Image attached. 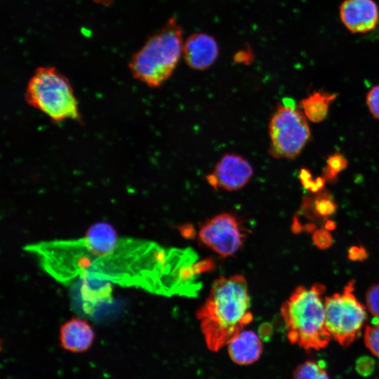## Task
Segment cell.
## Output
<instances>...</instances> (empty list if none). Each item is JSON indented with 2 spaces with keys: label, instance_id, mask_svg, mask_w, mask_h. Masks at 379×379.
<instances>
[{
  "label": "cell",
  "instance_id": "6da1fadb",
  "mask_svg": "<svg viewBox=\"0 0 379 379\" xmlns=\"http://www.w3.org/2000/svg\"><path fill=\"white\" fill-rule=\"evenodd\" d=\"M24 250L65 286L94 279L167 296H190L196 286L199 259L192 249L120 236L107 222L91 225L79 238L39 241Z\"/></svg>",
  "mask_w": 379,
  "mask_h": 379
},
{
  "label": "cell",
  "instance_id": "7a4b0ae2",
  "mask_svg": "<svg viewBox=\"0 0 379 379\" xmlns=\"http://www.w3.org/2000/svg\"><path fill=\"white\" fill-rule=\"evenodd\" d=\"M197 317L210 350L227 345L253 320L246 279L235 274L215 279Z\"/></svg>",
  "mask_w": 379,
  "mask_h": 379
},
{
  "label": "cell",
  "instance_id": "3957f363",
  "mask_svg": "<svg viewBox=\"0 0 379 379\" xmlns=\"http://www.w3.org/2000/svg\"><path fill=\"white\" fill-rule=\"evenodd\" d=\"M325 286L315 284L298 286L281 307V316L291 343L307 350L324 348L331 340L326 326L322 295Z\"/></svg>",
  "mask_w": 379,
  "mask_h": 379
},
{
  "label": "cell",
  "instance_id": "277c9868",
  "mask_svg": "<svg viewBox=\"0 0 379 379\" xmlns=\"http://www.w3.org/2000/svg\"><path fill=\"white\" fill-rule=\"evenodd\" d=\"M182 34L175 19H169L132 57L129 67L134 78L152 88L163 84L182 55Z\"/></svg>",
  "mask_w": 379,
  "mask_h": 379
},
{
  "label": "cell",
  "instance_id": "5b68a950",
  "mask_svg": "<svg viewBox=\"0 0 379 379\" xmlns=\"http://www.w3.org/2000/svg\"><path fill=\"white\" fill-rule=\"evenodd\" d=\"M25 99L53 121L81 119L70 83L53 67H39L35 71L28 81Z\"/></svg>",
  "mask_w": 379,
  "mask_h": 379
},
{
  "label": "cell",
  "instance_id": "8992f818",
  "mask_svg": "<svg viewBox=\"0 0 379 379\" xmlns=\"http://www.w3.org/2000/svg\"><path fill=\"white\" fill-rule=\"evenodd\" d=\"M353 291L354 281H350L342 293H334L324 300L326 328L344 347L358 338L367 317L365 307L357 300Z\"/></svg>",
  "mask_w": 379,
  "mask_h": 379
},
{
  "label": "cell",
  "instance_id": "52a82bcc",
  "mask_svg": "<svg viewBox=\"0 0 379 379\" xmlns=\"http://www.w3.org/2000/svg\"><path fill=\"white\" fill-rule=\"evenodd\" d=\"M270 152L275 158L293 159L310 137L306 117L300 110L279 105L269 125Z\"/></svg>",
  "mask_w": 379,
  "mask_h": 379
},
{
  "label": "cell",
  "instance_id": "ba28073f",
  "mask_svg": "<svg viewBox=\"0 0 379 379\" xmlns=\"http://www.w3.org/2000/svg\"><path fill=\"white\" fill-rule=\"evenodd\" d=\"M201 243L222 257L233 255L242 246L245 234L237 218L222 213L205 222L199 232Z\"/></svg>",
  "mask_w": 379,
  "mask_h": 379
},
{
  "label": "cell",
  "instance_id": "9c48e42d",
  "mask_svg": "<svg viewBox=\"0 0 379 379\" xmlns=\"http://www.w3.org/2000/svg\"><path fill=\"white\" fill-rule=\"evenodd\" d=\"M253 175V167L246 159L236 154H225L207 180L215 189L236 191L246 186Z\"/></svg>",
  "mask_w": 379,
  "mask_h": 379
},
{
  "label": "cell",
  "instance_id": "30bf717a",
  "mask_svg": "<svg viewBox=\"0 0 379 379\" xmlns=\"http://www.w3.org/2000/svg\"><path fill=\"white\" fill-rule=\"evenodd\" d=\"M340 17L352 33L373 30L379 21V9L373 0H344L340 6Z\"/></svg>",
  "mask_w": 379,
  "mask_h": 379
},
{
  "label": "cell",
  "instance_id": "8fae6325",
  "mask_svg": "<svg viewBox=\"0 0 379 379\" xmlns=\"http://www.w3.org/2000/svg\"><path fill=\"white\" fill-rule=\"evenodd\" d=\"M219 48L215 39L204 33H195L183 43L182 56L192 69L204 70L216 60Z\"/></svg>",
  "mask_w": 379,
  "mask_h": 379
},
{
  "label": "cell",
  "instance_id": "7c38bea8",
  "mask_svg": "<svg viewBox=\"0 0 379 379\" xmlns=\"http://www.w3.org/2000/svg\"><path fill=\"white\" fill-rule=\"evenodd\" d=\"M59 339L63 349L71 352H83L93 345L95 332L86 320L72 317L61 325Z\"/></svg>",
  "mask_w": 379,
  "mask_h": 379
},
{
  "label": "cell",
  "instance_id": "4fadbf2b",
  "mask_svg": "<svg viewBox=\"0 0 379 379\" xmlns=\"http://www.w3.org/2000/svg\"><path fill=\"white\" fill-rule=\"evenodd\" d=\"M227 346L231 359L241 365L255 362L262 352L261 340L252 331H241L228 343Z\"/></svg>",
  "mask_w": 379,
  "mask_h": 379
},
{
  "label": "cell",
  "instance_id": "5bb4252c",
  "mask_svg": "<svg viewBox=\"0 0 379 379\" xmlns=\"http://www.w3.org/2000/svg\"><path fill=\"white\" fill-rule=\"evenodd\" d=\"M337 96L335 93L314 92L300 102L305 117L314 123H319L326 117L330 103Z\"/></svg>",
  "mask_w": 379,
  "mask_h": 379
},
{
  "label": "cell",
  "instance_id": "9a60e30c",
  "mask_svg": "<svg viewBox=\"0 0 379 379\" xmlns=\"http://www.w3.org/2000/svg\"><path fill=\"white\" fill-rule=\"evenodd\" d=\"M302 209L305 212H311L316 218L326 219L335 213L337 204L328 192L321 190L314 199L305 197Z\"/></svg>",
  "mask_w": 379,
  "mask_h": 379
},
{
  "label": "cell",
  "instance_id": "2e32d148",
  "mask_svg": "<svg viewBox=\"0 0 379 379\" xmlns=\"http://www.w3.org/2000/svg\"><path fill=\"white\" fill-rule=\"evenodd\" d=\"M293 379H329V377L320 363L307 361L295 368Z\"/></svg>",
  "mask_w": 379,
  "mask_h": 379
},
{
  "label": "cell",
  "instance_id": "e0dca14e",
  "mask_svg": "<svg viewBox=\"0 0 379 379\" xmlns=\"http://www.w3.org/2000/svg\"><path fill=\"white\" fill-rule=\"evenodd\" d=\"M348 166L346 158L340 152H336L330 155L324 169L323 177L326 181L332 182L337 179L338 174Z\"/></svg>",
  "mask_w": 379,
  "mask_h": 379
},
{
  "label": "cell",
  "instance_id": "ac0fdd59",
  "mask_svg": "<svg viewBox=\"0 0 379 379\" xmlns=\"http://www.w3.org/2000/svg\"><path fill=\"white\" fill-rule=\"evenodd\" d=\"M300 179L302 186L306 190L314 193L323 190L326 182L323 176L313 179L311 173L306 168H302L300 170Z\"/></svg>",
  "mask_w": 379,
  "mask_h": 379
},
{
  "label": "cell",
  "instance_id": "d6986e66",
  "mask_svg": "<svg viewBox=\"0 0 379 379\" xmlns=\"http://www.w3.org/2000/svg\"><path fill=\"white\" fill-rule=\"evenodd\" d=\"M364 342L369 350L379 357V321L366 327Z\"/></svg>",
  "mask_w": 379,
  "mask_h": 379
},
{
  "label": "cell",
  "instance_id": "ffe728a7",
  "mask_svg": "<svg viewBox=\"0 0 379 379\" xmlns=\"http://www.w3.org/2000/svg\"><path fill=\"white\" fill-rule=\"evenodd\" d=\"M366 302L369 312L379 319V284L368 288L366 294Z\"/></svg>",
  "mask_w": 379,
  "mask_h": 379
},
{
  "label": "cell",
  "instance_id": "44dd1931",
  "mask_svg": "<svg viewBox=\"0 0 379 379\" xmlns=\"http://www.w3.org/2000/svg\"><path fill=\"white\" fill-rule=\"evenodd\" d=\"M312 241L319 248L326 249L332 245L333 238L329 230L326 228H321L314 231Z\"/></svg>",
  "mask_w": 379,
  "mask_h": 379
},
{
  "label": "cell",
  "instance_id": "7402d4cb",
  "mask_svg": "<svg viewBox=\"0 0 379 379\" xmlns=\"http://www.w3.org/2000/svg\"><path fill=\"white\" fill-rule=\"evenodd\" d=\"M375 365L373 359L368 356H362L357 360L355 368L359 375L367 377L373 372Z\"/></svg>",
  "mask_w": 379,
  "mask_h": 379
},
{
  "label": "cell",
  "instance_id": "603a6c76",
  "mask_svg": "<svg viewBox=\"0 0 379 379\" xmlns=\"http://www.w3.org/2000/svg\"><path fill=\"white\" fill-rule=\"evenodd\" d=\"M366 104L372 115L379 119V85L372 87L368 92Z\"/></svg>",
  "mask_w": 379,
  "mask_h": 379
},
{
  "label": "cell",
  "instance_id": "cb8c5ba5",
  "mask_svg": "<svg viewBox=\"0 0 379 379\" xmlns=\"http://www.w3.org/2000/svg\"><path fill=\"white\" fill-rule=\"evenodd\" d=\"M368 257L366 249L359 246H353L348 250V258L353 261H362Z\"/></svg>",
  "mask_w": 379,
  "mask_h": 379
},
{
  "label": "cell",
  "instance_id": "d4e9b609",
  "mask_svg": "<svg viewBox=\"0 0 379 379\" xmlns=\"http://www.w3.org/2000/svg\"><path fill=\"white\" fill-rule=\"evenodd\" d=\"M283 105L286 107L296 109L295 101L292 98H285L283 99Z\"/></svg>",
  "mask_w": 379,
  "mask_h": 379
},
{
  "label": "cell",
  "instance_id": "484cf974",
  "mask_svg": "<svg viewBox=\"0 0 379 379\" xmlns=\"http://www.w3.org/2000/svg\"><path fill=\"white\" fill-rule=\"evenodd\" d=\"M335 227V224L331 220H327L325 223V228L328 230H333Z\"/></svg>",
  "mask_w": 379,
  "mask_h": 379
},
{
  "label": "cell",
  "instance_id": "4316f807",
  "mask_svg": "<svg viewBox=\"0 0 379 379\" xmlns=\"http://www.w3.org/2000/svg\"><path fill=\"white\" fill-rule=\"evenodd\" d=\"M378 36H379V34H378Z\"/></svg>",
  "mask_w": 379,
  "mask_h": 379
}]
</instances>
